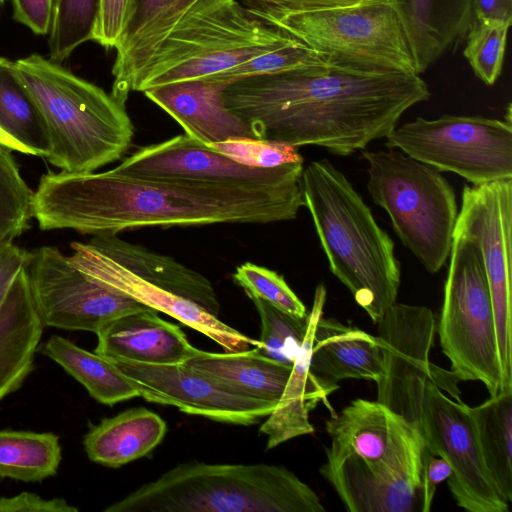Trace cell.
<instances>
[{
    "instance_id": "obj_40",
    "label": "cell",
    "mask_w": 512,
    "mask_h": 512,
    "mask_svg": "<svg viewBox=\"0 0 512 512\" xmlns=\"http://www.w3.org/2000/svg\"><path fill=\"white\" fill-rule=\"evenodd\" d=\"M213 150L252 167L273 168L287 163L304 162L298 147L253 138H232L207 145Z\"/></svg>"
},
{
    "instance_id": "obj_47",
    "label": "cell",
    "mask_w": 512,
    "mask_h": 512,
    "mask_svg": "<svg viewBox=\"0 0 512 512\" xmlns=\"http://www.w3.org/2000/svg\"><path fill=\"white\" fill-rule=\"evenodd\" d=\"M0 145H3L12 151L21 152L24 154H28V151L25 147H23L21 144L13 140L11 137H9L5 132H3L0 129Z\"/></svg>"
},
{
    "instance_id": "obj_43",
    "label": "cell",
    "mask_w": 512,
    "mask_h": 512,
    "mask_svg": "<svg viewBox=\"0 0 512 512\" xmlns=\"http://www.w3.org/2000/svg\"><path fill=\"white\" fill-rule=\"evenodd\" d=\"M14 19L37 35L49 32L54 0H12Z\"/></svg>"
},
{
    "instance_id": "obj_17",
    "label": "cell",
    "mask_w": 512,
    "mask_h": 512,
    "mask_svg": "<svg viewBox=\"0 0 512 512\" xmlns=\"http://www.w3.org/2000/svg\"><path fill=\"white\" fill-rule=\"evenodd\" d=\"M113 169L137 178L270 187L301 181L304 167L303 162L248 166L183 134L142 147Z\"/></svg>"
},
{
    "instance_id": "obj_37",
    "label": "cell",
    "mask_w": 512,
    "mask_h": 512,
    "mask_svg": "<svg viewBox=\"0 0 512 512\" xmlns=\"http://www.w3.org/2000/svg\"><path fill=\"white\" fill-rule=\"evenodd\" d=\"M510 24L472 19L463 54L474 74L486 85L499 78Z\"/></svg>"
},
{
    "instance_id": "obj_26",
    "label": "cell",
    "mask_w": 512,
    "mask_h": 512,
    "mask_svg": "<svg viewBox=\"0 0 512 512\" xmlns=\"http://www.w3.org/2000/svg\"><path fill=\"white\" fill-rule=\"evenodd\" d=\"M310 371L335 389L343 379H366L377 384L384 375L383 352L377 336L322 315L315 328Z\"/></svg>"
},
{
    "instance_id": "obj_13",
    "label": "cell",
    "mask_w": 512,
    "mask_h": 512,
    "mask_svg": "<svg viewBox=\"0 0 512 512\" xmlns=\"http://www.w3.org/2000/svg\"><path fill=\"white\" fill-rule=\"evenodd\" d=\"M468 408L428 380L420 431L429 452L451 467L446 481L459 507L470 512H507L509 503L500 496L485 466Z\"/></svg>"
},
{
    "instance_id": "obj_3",
    "label": "cell",
    "mask_w": 512,
    "mask_h": 512,
    "mask_svg": "<svg viewBox=\"0 0 512 512\" xmlns=\"http://www.w3.org/2000/svg\"><path fill=\"white\" fill-rule=\"evenodd\" d=\"M301 186L330 271L377 324L396 303L401 281L393 240L329 160L310 162Z\"/></svg>"
},
{
    "instance_id": "obj_1",
    "label": "cell",
    "mask_w": 512,
    "mask_h": 512,
    "mask_svg": "<svg viewBox=\"0 0 512 512\" xmlns=\"http://www.w3.org/2000/svg\"><path fill=\"white\" fill-rule=\"evenodd\" d=\"M429 97L417 73L328 63L235 80L223 92L225 106L258 139L316 145L340 156L386 138L408 109Z\"/></svg>"
},
{
    "instance_id": "obj_25",
    "label": "cell",
    "mask_w": 512,
    "mask_h": 512,
    "mask_svg": "<svg viewBox=\"0 0 512 512\" xmlns=\"http://www.w3.org/2000/svg\"><path fill=\"white\" fill-rule=\"evenodd\" d=\"M93 248L138 281L191 300L218 317L220 303L211 281L172 257L127 242L116 234H99Z\"/></svg>"
},
{
    "instance_id": "obj_44",
    "label": "cell",
    "mask_w": 512,
    "mask_h": 512,
    "mask_svg": "<svg viewBox=\"0 0 512 512\" xmlns=\"http://www.w3.org/2000/svg\"><path fill=\"white\" fill-rule=\"evenodd\" d=\"M451 473V467L443 458L431 454L426 449L423 459L420 512L431 510L437 486L447 480Z\"/></svg>"
},
{
    "instance_id": "obj_12",
    "label": "cell",
    "mask_w": 512,
    "mask_h": 512,
    "mask_svg": "<svg viewBox=\"0 0 512 512\" xmlns=\"http://www.w3.org/2000/svg\"><path fill=\"white\" fill-rule=\"evenodd\" d=\"M454 233L480 250L495 319L501 390H512V179L465 185Z\"/></svg>"
},
{
    "instance_id": "obj_24",
    "label": "cell",
    "mask_w": 512,
    "mask_h": 512,
    "mask_svg": "<svg viewBox=\"0 0 512 512\" xmlns=\"http://www.w3.org/2000/svg\"><path fill=\"white\" fill-rule=\"evenodd\" d=\"M199 1L136 0L134 13L115 48L110 93L114 99L125 105L158 47Z\"/></svg>"
},
{
    "instance_id": "obj_23",
    "label": "cell",
    "mask_w": 512,
    "mask_h": 512,
    "mask_svg": "<svg viewBox=\"0 0 512 512\" xmlns=\"http://www.w3.org/2000/svg\"><path fill=\"white\" fill-rule=\"evenodd\" d=\"M326 290L319 285L315 292L312 310L308 313L305 339L292 366L283 393L273 411L260 427L267 437V449H272L293 438L311 434L314 428L309 413L320 401H325L335 388L319 381L310 371V359L316 324L323 315Z\"/></svg>"
},
{
    "instance_id": "obj_14",
    "label": "cell",
    "mask_w": 512,
    "mask_h": 512,
    "mask_svg": "<svg viewBox=\"0 0 512 512\" xmlns=\"http://www.w3.org/2000/svg\"><path fill=\"white\" fill-rule=\"evenodd\" d=\"M27 272L44 326L96 333L124 314L150 308L89 279L56 247L28 252Z\"/></svg>"
},
{
    "instance_id": "obj_18",
    "label": "cell",
    "mask_w": 512,
    "mask_h": 512,
    "mask_svg": "<svg viewBox=\"0 0 512 512\" xmlns=\"http://www.w3.org/2000/svg\"><path fill=\"white\" fill-rule=\"evenodd\" d=\"M28 251L0 240V401L33 369L44 324L27 272Z\"/></svg>"
},
{
    "instance_id": "obj_19",
    "label": "cell",
    "mask_w": 512,
    "mask_h": 512,
    "mask_svg": "<svg viewBox=\"0 0 512 512\" xmlns=\"http://www.w3.org/2000/svg\"><path fill=\"white\" fill-rule=\"evenodd\" d=\"M71 248L74 253L68 256L70 263L89 279L171 316L209 337L225 352L244 351L258 345V340L223 323L195 302L141 283L99 253L89 242H72Z\"/></svg>"
},
{
    "instance_id": "obj_9",
    "label": "cell",
    "mask_w": 512,
    "mask_h": 512,
    "mask_svg": "<svg viewBox=\"0 0 512 512\" xmlns=\"http://www.w3.org/2000/svg\"><path fill=\"white\" fill-rule=\"evenodd\" d=\"M437 333L458 381H480L490 396L502 378L490 289L476 243L455 234Z\"/></svg>"
},
{
    "instance_id": "obj_31",
    "label": "cell",
    "mask_w": 512,
    "mask_h": 512,
    "mask_svg": "<svg viewBox=\"0 0 512 512\" xmlns=\"http://www.w3.org/2000/svg\"><path fill=\"white\" fill-rule=\"evenodd\" d=\"M43 353L80 382L89 394L105 405L137 397V391L107 358L85 350L69 339L53 335Z\"/></svg>"
},
{
    "instance_id": "obj_34",
    "label": "cell",
    "mask_w": 512,
    "mask_h": 512,
    "mask_svg": "<svg viewBox=\"0 0 512 512\" xmlns=\"http://www.w3.org/2000/svg\"><path fill=\"white\" fill-rule=\"evenodd\" d=\"M261 321V335L254 350L267 358L293 366L308 329V315L300 318L288 314L266 300L248 296Z\"/></svg>"
},
{
    "instance_id": "obj_21",
    "label": "cell",
    "mask_w": 512,
    "mask_h": 512,
    "mask_svg": "<svg viewBox=\"0 0 512 512\" xmlns=\"http://www.w3.org/2000/svg\"><path fill=\"white\" fill-rule=\"evenodd\" d=\"M321 475L333 486L350 512L421 511V484L380 472L357 455L325 449Z\"/></svg>"
},
{
    "instance_id": "obj_5",
    "label": "cell",
    "mask_w": 512,
    "mask_h": 512,
    "mask_svg": "<svg viewBox=\"0 0 512 512\" xmlns=\"http://www.w3.org/2000/svg\"><path fill=\"white\" fill-rule=\"evenodd\" d=\"M105 512H323L318 495L274 464L180 463Z\"/></svg>"
},
{
    "instance_id": "obj_6",
    "label": "cell",
    "mask_w": 512,
    "mask_h": 512,
    "mask_svg": "<svg viewBox=\"0 0 512 512\" xmlns=\"http://www.w3.org/2000/svg\"><path fill=\"white\" fill-rule=\"evenodd\" d=\"M292 39L240 0H200L158 47L136 91L215 76Z\"/></svg>"
},
{
    "instance_id": "obj_32",
    "label": "cell",
    "mask_w": 512,
    "mask_h": 512,
    "mask_svg": "<svg viewBox=\"0 0 512 512\" xmlns=\"http://www.w3.org/2000/svg\"><path fill=\"white\" fill-rule=\"evenodd\" d=\"M0 129L28 154L45 157L49 140L42 117L20 81L14 62L0 57Z\"/></svg>"
},
{
    "instance_id": "obj_27",
    "label": "cell",
    "mask_w": 512,
    "mask_h": 512,
    "mask_svg": "<svg viewBox=\"0 0 512 512\" xmlns=\"http://www.w3.org/2000/svg\"><path fill=\"white\" fill-rule=\"evenodd\" d=\"M418 74L459 42L472 22V0H392Z\"/></svg>"
},
{
    "instance_id": "obj_4",
    "label": "cell",
    "mask_w": 512,
    "mask_h": 512,
    "mask_svg": "<svg viewBox=\"0 0 512 512\" xmlns=\"http://www.w3.org/2000/svg\"><path fill=\"white\" fill-rule=\"evenodd\" d=\"M14 65L42 117L49 140L44 158L52 165L69 173L93 172L130 148L134 126L111 94L39 54Z\"/></svg>"
},
{
    "instance_id": "obj_42",
    "label": "cell",
    "mask_w": 512,
    "mask_h": 512,
    "mask_svg": "<svg viewBox=\"0 0 512 512\" xmlns=\"http://www.w3.org/2000/svg\"><path fill=\"white\" fill-rule=\"evenodd\" d=\"M0 512H78V508L63 498L45 499L35 493L22 492L0 498Z\"/></svg>"
},
{
    "instance_id": "obj_29",
    "label": "cell",
    "mask_w": 512,
    "mask_h": 512,
    "mask_svg": "<svg viewBox=\"0 0 512 512\" xmlns=\"http://www.w3.org/2000/svg\"><path fill=\"white\" fill-rule=\"evenodd\" d=\"M184 364L242 395L278 403L292 367L258 354L254 348L213 353L200 350Z\"/></svg>"
},
{
    "instance_id": "obj_11",
    "label": "cell",
    "mask_w": 512,
    "mask_h": 512,
    "mask_svg": "<svg viewBox=\"0 0 512 512\" xmlns=\"http://www.w3.org/2000/svg\"><path fill=\"white\" fill-rule=\"evenodd\" d=\"M377 324L384 375L377 383L376 401L420 429L424 387L428 380L448 391L452 398H460L458 380L453 373L429 361L435 316L425 306L395 303Z\"/></svg>"
},
{
    "instance_id": "obj_41",
    "label": "cell",
    "mask_w": 512,
    "mask_h": 512,
    "mask_svg": "<svg viewBox=\"0 0 512 512\" xmlns=\"http://www.w3.org/2000/svg\"><path fill=\"white\" fill-rule=\"evenodd\" d=\"M136 0H100L92 41L115 49L134 13Z\"/></svg>"
},
{
    "instance_id": "obj_38",
    "label": "cell",
    "mask_w": 512,
    "mask_h": 512,
    "mask_svg": "<svg viewBox=\"0 0 512 512\" xmlns=\"http://www.w3.org/2000/svg\"><path fill=\"white\" fill-rule=\"evenodd\" d=\"M232 278L248 296L262 298L293 316L307 317L305 305L277 272L246 262L236 268Z\"/></svg>"
},
{
    "instance_id": "obj_7",
    "label": "cell",
    "mask_w": 512,
    "mask_h": 512,
    "mask_svg": "<svg viewBox=\"0 0 512 512\" xmlns=\"http://www.w3.org/2000/svg\"><path fill=\"white\" fill-rule=\"evenodd\" d=\"M246 9L319 53L328 64L367 72L417 73L392 0L306 11Z\"/></svg>"
},
{
    "instance_id": "obj_8",
    "label": "cell",
    "mask_w": 512,
    "mask_h": 512,
    "mask_svg": "<svg viewBox=\"0 0 512 512\" xmlns=\"http://www.w3.org/2000/svg\"><path fill=\"white\" fill-rule=\"evenodd\" d=\"M362 156L373 202L387 212L402 244L437 273L450 255L459 211L453 187L440 171L395 148Z\"/></svg>"
},
{
    "instance_id": "obj_22",
    "label": "cell",
    "mask_w": 512,
    "mask_h": 512,
    "mask_svg": "<svg viewBox=\"0 0 512 512\" xmlns=\"http://www.w3.org/2000/svg\"><path fill=\"white\" fill-rule=\"evenodd\" d=\"M97 354L109 360L146 364H180L197 355L178 325L163 320L149 308L124 314L97 332Z\"/></svg>"
},
{
    "instance_id": "obj_33",
    "label": "cell",
    "mask_w": 512,
    "mask_h": 512,
    "mask_svg": "<svg viewBox=\"0 0 512 512\" xmlns=\"http://www.w3.org/2000/svg\"><path fill=\"white\" fill-rule=\"evenodd\" d=\"M61 459L54 433L0 430V477L41 481L57 473Z\"/></svg>"
},
{
    "instance_id": "obj_16",
    "label": "cell",
    "mask_w": 512,
    "mask_h": 512,
    "mask_svg": "<svg viewBox=\"0 0 512 512\" xmlns=\"http://www.w3.org/2000/svg\"><path fill=\"white\" fill-rule=\"evenodd\" d=\"M109 360V359H108ZM146 401L234 425H253L276 403L240 394L184 364L156 365L110 360Z\"/></svg>"
},
{
    "instance_id": "obj_10",
    "label": "cell",
    "mask_w": 512,
    "mask_h": 512,
    "mask_svg": "<svg viewBox=\"0 0 512 512\" xmlns=\"http://www.w3.org/2000/svg\"><path fill=\"white\" fill-rule=\"evenodd\" d=\"M386 146L472 185L512 179V125L483 116L416 117L395 127Z\"/></svg>"
},
{
    "instance_id": "obj_20",
    "label": "cell",
    "mask_w": 512,
    "mask_h": 512,
    "mask_svg": "<svg viewBox=\"0 0 512 512\" xmlns=\"http://www.w3.org/2000/svg\"><path fill=\"white\" fill-rule=\"evenodd\" d=\"M230 82L204 78L153 87L145 96L168 113L185 134L204 144L232 138L258 139L251 127L224 104Z\"/></svg>"
},
{
    "instance_id": "obj_36",
    "label": "cell",
    "mask_w": 512,
    "mask_h": 512,
    "mask_svg": "<svg viewBox=\"0 0 512 512\" xmlns=\"http://www.w3.org/2000/svg\"><path fill=\"white\" fill-rule=\"evenodd\" d=\"M33 194L12 150L0 145V240L14 241L29 227Z\"/></svg>"
},
{
    "instance_id": "obj_46",
    "label": "cell",
    "mask_w": 512,
    "mask_h": 512,
    "mask_svg": "<svg viewBox=\"0 0 512 512\" xmlns=\"http://www.w3.org/2000/svg\"><path fill=\"white\" fill-rule=\"evenodd\" d=\"M473 18L481 21L512 23V0H472Z\"/></svg>"
},
{
    "instance_id": "obj_28",
    "label": "cell",
    "mask_w": 512,
    "mask_h": 512,
    "mask_svg": "<svg viewBox=\"0 0 512 512\" xmlns=\"http://www.w3.org/2000/svg\"><path fill=\"white\" fill-rule=\"evenodd\" d=\"M166 431V422L158 414L135 407L91 427L83 444L91 461L118 468L148 455L160 444Z\"/></svg>"
},
{
    "instance_id": "obj_15",
    "label": "cell",
    "mask_w": 512,
    "mask_h": 512,
    "mask_svg": "<svg viewBox=\"0 0 512 512\" xmlns=\"http://www.w3.org/2000/svg\"><path fill=\"white\" fill-rule=\"evenodd\" d=\"M332 447L385 474L422 482L426 444L418 427L378 401L355 399L326 421Z\"/></svg>"
},
{
    "instance_id": "obj_2",
    "label": "cell",
    "mask_w": 512,
    "mask_h": 512,
    "mask_svg": "<svg viewBox=\"0 0 512 512\" xmlns=\"http://www.w3.org/2000/svg\"><path fill=\"white\" fill-rule=\"evenodd\" d=\"M304 206L301 181L258 187L137 178L105 172L47 173L33 194L40 229L117 234L143 227L273 223Z\"/></svg>"
},
{
    "instance_id": "obj_30",
    "label": "cell",
    "mask_w": 512,
    "mask_h": 512,
    "mask_svg": "<svg viewBox=\"0 0 512 512\" xmlns=\"http://www.w3.org/2000/svg\"><path fill=\"white\" fill-rule=\"evenodd\" d=\"M479 449L500 496L512 502V390L469 407Z\"/></svg>"
},
{
    "instance_id": "obj_48",
    "label": "cell",
    "mask_w": 512,
    "mask_h": 512,
    "mask_svg": "<svg viewBox=\"0 0 512 512\" xmlns=\"http://www.w3.org/2000/svg\"><path fill=\"white\" fill-rule=\"evenodd\" d=\"M3 1H4V0H0V4H2V3H3Z\"/></svg>"
},
{
    "instance_id": "obj_35",
    "label": "cell",
    "mask_w": 512,
    "mask_h": 512,
    "mask_svg": "<svg viewBox=\"0 0 512 512\" xmlns=\"http://www.w3.org/2000/svg\"><path fill=\"white\" fill-rule=\"evenodd\" d=\"M100 0H54L49 29V59L61 63L81 44L92 40Z\"/></svg>"
},
{
    "instance_id": "obj_45",
    "label": "cell",
    "mask_w": 512,
    "mask_h": 512,
    "mask_svg": "<svg viewBox=\"0 0 512 512\" xmlns=\"http://www.w3.org/2000/svg\"><path fill=\"white\" fill-rule=\"evenodd\" d=\"M247 8L281 11H306L328 7L347 6L366 0H240Z\"/></svg>"
},
{
    "instance_id": "obj_39",
    "label": "cell",
    "mask_w": 512,
    "mask_h": 512,
    "mask_svg": "<svg viewBox=\"0 0 512 512\" xmlns=\"http://www.w3.org/2000/svg\"><path fill=\"white\" fill-rule=\"evenodd\" d=\"M326 63L316 51L293 38L276 49L260 54L210 79L232 82L235 80L286 71L301 66Z\"/></svg>"
}]
</instances>
